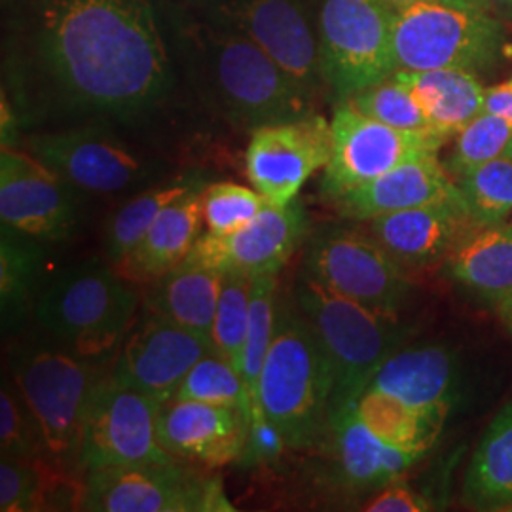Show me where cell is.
Here are the masks:
<instances>
[{
  "label": "cell",
  "instance_id": "obj_9",
  "mask_svg": "<svg viewBox=\"0 0 512 512\" xmlns=\"http://www.w3.org/2000/svg\"><path fill=\"white\" fill-rule=\"evenodd\" d=\"M304 272L330 291L385 315H401L412 291L403 266L365 232L327 228L306 241Z\"/></svg>",
  "mask_w": 512,
  "mask_h": 512
},
{
  "label": "cell",
  "instance_id": "obj_29",
  "mask_svg": "<svg viewBox=\"0 0 512 512\" xmlns=\"http://www.w3.org/2000/svg\"><path fill=\"white\" fill-rule=\"evenodd\" d=\"M207 184L198 175H183L173 181L150 186L147 190L133 196L129 202L118 207L105 228V256L110 264H116L128 255L129 251L141 241L171 203L179 202L186 194L200 190Z\"/></svg>",
  "mask_w": 512,
  "mask_h": 512
},
{
  "label": "cell",
  "instance_id": "obj_25",
  "mask_svg": "<svg viewBox=\"0 0 512 512\" xmlns=\"http://www.w3.org/2000/svg\"><path fill=\"white\" fill-rule=\"evenodd\" d=\"M452 279L497 304L512 293V224H475L446 260Z\"/></svg>",
  "mask_w": 512,
  "mask_h": 512
},
{
  "label": "cell",
  "instance_id": "obj_19",
  "mask_svg": "<svg viewBox=\"0 0 512 512\" xmlns=\"http://www.w3.org/2000/svg\"><path fill=\"white\" fill-rule=\"evenodd\" d=\"M368 222V234L406 272H418L446 262L473 226L463 194L440 202L380 215Z\"/></svg>",
  "mask_w": 512,
  "mask_h": 512
},
{
  "label": "cell",
  "instance_id": "obj_20",
  "mask_svg": "<svg viewBox=\"0 0 512 512\" xmlns=\"http://www.w3.org/2000/svg\"><path fill=\"white\" fill-rule=\"evenodd\" d=\"M249 425L241 408L171 399L158 412V440L173 458L222 467L243 458Z\"/></svg>",
  "mask_w": 512,
  "mask_h": 512
},
{
  "label": "cell",
  "instance_id": "obj_23",
  "mask_svg": "<svg viewBox=\"0 0 512 512\" xmlns=\"http://www.w3.org/2000/svg\"><path fill=\"white\" fill-rule=\"evenodd\" d=\"M203 190L164 209L128 255L112 264L114 270L133 285H148L184 262L202 236Z\"/></svg>",
  "mask_w": 512,
  "mask_h": 512
},
{
  "label": "cell",
  "instance_id": "obj_33",
  "mask_svg": "<svg viewBox=\"0 0 512 512\" xmlns=\"http://www.w3.org/2000/svg\"><path fill=\"white\" fill-rule=\"evenodd\" d=\"M475 224H512V158L501 156L458 181Z\"/></svg>",
  "mask_w": 512,
  "mask_h": 512
},
{
  "label": "cell",
  "instance_id": "obj_40",
  "mask_svg": "<svg viewBox=\"0 0 512 512\" xmlns=\"http://www.w3.org/2000/svg\"><path fill=\"white\" fill-rule=\"evenodd\" d=\"M38 475L33 461L2 456L0 459V511H35Z\"/></svg>",
  "mask_w": 512,
  "mask_h": 512
},
{
  "label": "cell",
  "instance_id": "obj_37",
  "mask_svg": "<svg viewBox=\"0 0 512 512\" xmlns=\"http://www.w3.org/2000/svg\"><path fill=\"white\" fill-rule=\"evenodd\" d=\"M349 101L366 116L406 131H435L412 92L395 76L378 82L363 92L351 95Z\"/></svg>",
  "mask_w": 512,
  "mask_h": 512
},
{
  "label": "cell",
  "instance_id": "obj_38",
  "mask_svg": "<svg viewBox=\"0 0 512 512\" xmlns=\"http://www.w3.org/2000/svg\"><path fill=\"white\" fill-rule=\"evenodd\" d=\"M268 200L253 188L236 183L207 184L203 190V222L207 234L228 236L255 219Z\"/></svg>",
  "mask_w": 512,
  "mask_h": 512
},
{
  "label": "cell",
  "instance_id": "obj_26",
  "mask_svg": "<svg viewBox=\"0 0 512 512\" xmlns=\"http://www.w3.org/2000/svg\"><path fill=\"white\" fill-rule=\"evenodd\" d=\"M393 76L416 97L431 128L448 139L484 110L486 88L471 71H397Z\"/></svg>",
  "mask_w": 512,
  "mask_h": 512
},
{
  "label": "cell",
  "instance_id": "obj_4",
  "mask_svg": "<svg viewBox=\"0 0 512 512\" xmlns=\"http://www.w3.org/2000/svg\"><path fill=\"white\" fill-rule=\"evenodd\" d=\"M112 264L90 260L57 275L40 294L37 321L59 348L84 359L120 346L133 327L139 294Z\"/></svg>",
  "mask_w": 512,
  "mask_h": 512
},
{
  "label": "cell",
  "instance_id": "obj_8",
  "mask_svg": "<svg viewBox=\"0 0 512 512\" xmlns=\"http://www.w3.org/2000/svg\"><path fill=\"white\" fill-rule=\"evenodd\" d=\"M395 14L384 0H323L317 27L321 74L340 99L395 73Z\"/></svg>",
  "mask_w": 512,
  "mask_h": 512
},
{
  "label": "cell",
  "instance_id": "obj_36",
  "mask_svg": "<svg viewBox=\"0 0 512 512\" xmlns=\"http://www.w3.org/2000/svg\"><path fill=\"white\" fill-rule=\"evenodd\" d=\"M511 139V122L482 110L456 135V145L446 169L458 183L478 167L505 156Z\"/></svg>",
  "mask_w": 512,
  "mask_h": 512
},
{
  "label": "cell",
  "instance_id": "obj_27",
  "mask_svg": "<svg viewBox=\"0 0 512 512\" xmlns=\"http://www.w3.org/2000/svg\"><path fill=\"white\" fill-rule=\"evenodd\" d=\"M330 429L336 435L342 475L353 486H385L395 482L421 458V454L378 439L357 416L355 404L342 410Z\"/></svg>",
  "mask_w": 512,
  "mask_h": 512
},
{
  "label": "cell",
  "instance_id": "obj_11",
  "mask_svg": "<svg viewBox=\"0 0 512 512\" xmlns=\"http://www.w3.org/2000/svg\"><path fill=\"white\" fill-rule=\"evenodd\" d=\"M217 480L188 473L175 458L105 467L88 473L84 511H232Z\"/></svg>",
  "mask_w": 512,
  "mask_h": 512
},
{
  "label": "cell",
  "instance_id": "obj_24",
  "mask_svg": "<svg viewBox=\"0 0 512 512\" xmlns=\"http://www.w3.org/2000/svg\"><path fill=\"white\" fill-rule=\"evenodd\" d=\"M222 272L184 260L148 283L147 310L167 321L211 338L219 304Z\"/></svg>",
  "mask_w": 512,
  "mask_h": 512
},
{
  "label": "cell",
  "instance_id": "obj_35",
  "mask_svg": "<svg viewBox=\"0 0 512 512\" xmlns=\"http://www.w3.org/2000/svg\"><path fill=\"white\" fill-rule=\"evenodd\" d=\"M222 274L224 275L211 340L220 355L226 357L241 372V357L249 329L255 277L243 272Z\"/></svg>",
  "mask_w": 512,
  "mask_h": 512
},
{
  "label": "cell",
  "instance_id": "obj_2",
  "mask_svg": "<svg viewBox=\"0 0 512 512\" xmlns=\"http://www.w3.org/2000/svg\"><path fill=\"white\" fill-rule=\"evenodd\" d=\"M334 372L329 355L293 296L279 298L275 334L258 380L251 418L264 416L287 446L310 448L330 427Z\"/></svg>",
  "mask_w": 512,
  "mask_h": 512
},
{
  "label": "cell",
  "instance_id": "obj_39",
  "mask_svg": "<svg viewBox=\"0 0 512 512\" xmlns=\"http://www.w3.org/2000/svg\"><path fill=\"white\" fill-rule=\"evenodd\" d=\"M0 450L2 456L25 461L48 456L37 420L33 418L16 384L6 382L0 391Z\"/></svg>",
  "mask_w": 512,
  "mask_h": 512
},
{
  "label": "cell",
  "instance_id": "obj_31",
  "mask_svg": "<svg viewBox=\"0 0 512 512\" xmlns=\"http://www.w3.org/2000/svg\"><path fill=\"white\" fill-rule=\"evenodd\" d=\"M37 239L25 238L2 226L0 239V300L4 325L14 323L29 306L42 266Z\"/></svg>",
  "mask_w": 512,
  "mask_h": 512
},
{
  "label": "cell",
  "instance_id": "obj_34",
  "mask_svg": "<svg viewBox=\"0 0 512 512\" xmlns=\"http://www.w3.org/2000/svg\"><path fill=\"white\" fill-rule=\"evenodd\" d=\"M175 399L234 406L251 416V395L241 372L217 349L190 368Z\"/></svg>",
  "mask_w": 512,
  "mask_h": 512
},
{
  "label": "cell",
  "instance_id": "obj_30",
  "mask_svg": "<svg viewBox=\"0 0 512 512\" xmlns=\"http://www.w3.org/2000/svg\"><path fill=\"white\" fill-rule=\"evenodd\" d=\"M357 416L385 444L425 454L440 435L431 421L399 397L376 387H366L355 403Z\"/></svg>",
  "mask_w": 512,
  "mask_h": 512
},
{
  "label": "cell",
  "instance_id": "obj_3",
  "mask_svg": "<svg viewBox=\"0 0 512 512\" xmlns=\"http://www.w3.org/2000/svg\"><path fill=\"white\" fill-rule=\"evenodd\" d=\"M296 306L306 315L334 372L330 425L365 393L378 368L403 346L408 329L401 315H385L330 291L308 272L296 279Z\"/></svg>",
  "mask_w": 512,
  "mask_h": 512
},
{
  "label": "cell",
  "instance_id": "obj_44",
  "mask_svg": "<svg viewBox=\"0 0 512 512\" xmlns=\"http://www.w3.org/2000/svg\"><path fill=\"white\" fill-rule=\"evenodd\" d=\"M486 14L499 19L503 25L509 23L512 25V0H469Z\"/></svg>",
  "mask_w": 512,
  "mask_h": 512
},
{
  "label": "cell",
  "instance_id": "obj_15",
  "mask_svg": "<svg viewBox=\"0 0 512 512\" xmlns=\"http://www.w3.org/2000/svg\"><path fill=\"white\" fill-rule=\"evenodd\" d=\"M330 154V122L313 112L300 120L253 129L245 171L268 202L285 207L296 202L313 173L327 167Z\"/></svg>",
  "mask_w": 512,
  "mask_h": 512
},
{
  "label": "cell",
  "instance_id": "obj_22",
  "mask_svg": "<svg viewBox=\"0 0 512 512\" xmlns=\"http://www.w3.org/2000/svg\"><path fill=\"white\" fill-rule=\"evenodd\" d=\"M458 183L440 164L437 152L423 154L393 167L378 179L363 184L338 198V209L344 217L372 220L387 213L420 207L459 196Z\"/></svg>",
  "mask_w": 512,
  "mask_h": 512
},
{
  "label": "cell",
  "instance_id": "obj_32",
  "mask_svg": "<svg viewBox=\"0 0 512 512\" xmlns=\"http://www.w3.org/2000/svg\"><path fill=\"white\" fill-rule=\"evenodd\" d=\"M279 298V274L256 275L251 296L249 329L241 357V376L251 395V412L256 406V391L262 366L274 340Z\"/></svg>",
  "mask_w": 512,
  "mask_h": 512
},
{
  "label": "cell",
  "instance_id": "obj_42",
  "mask_svg": "<svg viewBox=\"0 0 512 512\" xmlns=\"http://www.w3.org/2000/svg\"><path fill=\"white\" fill-rule=\"evenodd\" d=\"M285 446H287V440L283 437V433L266 418V414L258 416V418H251L249 437H247L243 458L253 459V461H268V459L277 458Z\"/></svg>",
  "mask_w": 512,
  "mask_h": 512
},
{
  "label": "cell",
  "instance_id": "obj_47",
  "mask_svg": "<svg viewBox=\"0 0 512 512\" xmlns=\"http://www.w3.org/2000/svg\"><path fill=\"white\" fill-rule=\"evenodd\" d=\"M505 154H507V156H511L512 158V139L511 143H509V147H507V152H505Z\"/></svg>",
  "mask_w": 512,
  "mask_h": 512
},
{
  "label": "cell",
  "instance_id": "obj_14",
  "mask_svg": "<svg viewBox=\"0 0 512 512\" xmlns=\"http://www.w3.org/2000/svg\"><path fill=\"white\" fill-rule=\"evenodd\" d=\"M27 150L78 192L116 196L147 183L154 169L103 128L61 129L27 139Z\"/></svg>",
  "mask_w": 512,
  "mask_h": 512
},
{
  "label": "cell",
  "instance_id": "obj_41",
  "mask_svg": "<svg viewBox=\"0 0 512 512\" xmlns=\"http://www.w3.org/2000/svg\"><path fill=\"white\" fill-rule=\"evenodd\" d=\"M431 509L433 507L427 497L397 480L385 484L384 490L363 507V511L368 512H425Z\"/></svg>",
  "mask_w": 512,
  "mask_h": 512
},
{
  "label": "cell",
  "instance_id": "obj_7",
  "mask_svg": "<svg viewBox=\"0 0 512 512\" xmlns=\"http://www.w3.org/2000/svg\"><path fill=\"white\" fill-rule=\"evenodd\" d=\"M95 382L88 361L63 348L23 351L14 363V384L37 420L46 454L71 469H82V429Z\"/></svg>",
  "mask_w": 512,
  "mask_h": 512
},
{
  "label": "cell",
  "instance_id": "obj_17",
  "mask_svg": "<svg viewBox=\"0 0 512 512\" xmlns=\"http://www.w3.org/2000/svg\"><path fill=\"white\" fill-rule=\"evenodd\" d=\"M310 238V219L302 203H266L255 219L228 236L202 234L186 256L220 272L279 274Z\"/></svg>",
  "mask_w": 512,
  "mask_h": 512
},
{
  "label": "cell",
  "instance_id": "obj_10",
  "mask_svg": "<svg viewBox=\"0 0 512 512\" xmlns=\"http://www.w3.org/2000/svg\"><path fill=\"white\" fill-rule=\"evenodd\" d=\"M332 154L321 190L336 202L393 167L423 154H439L448 141L439 131H406L382 124L342 99L330 120Z\"/></svg>",
  "mask_w": 512,
  "mask_h": 512
},
{
  "label": "cell",
  "instance_id": "obj_1",
  "mask_svg": "<svg viewBox=\"0 0 512 512\" xmlns=\"http://www.w3.org/2000/svg\"><path fill=\"white\" fill-rule=\"evenodd\" d=\"M21 88L80 116L135 120L173 74L150 0H10Z\"/></svg>",
  "mask_w": 512,
  "mask_h": 512
},
{
  "label": "cell",
  "instance_id": "obj_16",
  "mask_svg": "<svg viewBox=\"0 0 512 512\" xmlns=\"http://www.w3.org/2000/svg\"><path fill=\"white\" fill-rule=\"evenodd\" d=\"M209 351H215L211 338L147 310L124 338L112 374L120 384L164 404L175 399L184 376Z\"/></svg>",
  "mask_w": 512,
  "mask_h": 512
},
{
  "label": "cell",
  "instance_id": "obj_21",
  "mask_svg": "<svg viewBox=\"0 0 512 512\" xmlns=\"http://www.w3.org/2000/svg\"><path fill=\"white\" fill-rule=\"evenodd\" d=\"M368 387L399 397L442 431L459 401L458 355L440 344L399 348L385 359Z\"/></svg>",
  "mask_w": 512,
  "mask_h": 512
},
{
  "label": "cell",
  "instance_id": "obj_45",
  "mask_svg": "<svg viewBox=\"0 0 512 512\" xmlns=\"http://www.w3.org/2000/svg\"><path fill=\"white\" fill-rule=\"evenodd\" d=\"M495 311H497L501 323L505 325V329L509 330V334L512 336V293L495 304Z\"/></svg>",
  "mask_w": 512,
  "mask_h": 512
},
{
  "label": "cell",
  "instance_id": "obj_43",
  "mask_svg": "<svg viewBox=\"0 0 512 512\" xmlns=\"http://www.w3.org/2000/svg\"><path fill=\"white\" fill-rule=\"evenodd\" d=\"M484 110L501 116L512 124V78L492 88H486L484 95Z\"/></svg>",
  "mask_w": 512,
  "mask_h": 512
},
{
  "label": "cell",
  "instance_id": "obj_46",
  "mask_svg": "<svg viewBox=\"0 0 512 512\" xmlns=\"http://www.w3.org/2000/svg\"><path fill=\"white\" fill-rule=\"evenodd\" d=\"M387 2L395 12H399V10H403L406 6H410V4H416V2H425V0H384Z\"/></svg>",
  "mask_w": 512,
  "mask_h": 512
},
{
  "label": "cell",
  "instance_id": "obj_5",
  "mask_svg": "<svg viewBox=\"0 0 512 512\" xmlns=\"http://www.w3.org/2000/svg\"><path fill=\"white\" fill-rule=\"evenodd\" d=\"M505 46L503 23L469 0H425L395 14L397 71L494 67Z\"/></svg>",
  "mask_w": 512,
  "mask_h": 512
},
{
  "label": "cell",
  "instance_id": "obj_18",
  "mask_svg": "<svg viewBox=\"0 0 512 512\" xmlns=\"http://www.w3.org/2000/svg\"><path fill=\"white\" fill-rule=\"evenodd\" d=\"M228 18L256 42L298 86L313 95L321 84L319 35L304 0H230Z\"/></svg>",
  "mask_w": 512,
  "mask_h": 512
},
{
  "label": "cell",
  "instance_id": "obj_13",
  "mask_svg": "<svg viewBox=\"0 0 512 512\" xmlns=\"http://www.w3.org/2000/svg\"><path fill=\"white\" fill-rule=\"evenodd\" d=\"M78 190L29 150L2 147V226L37 241L67 239L80 220Z\"/></svg>",
  "mask_w": 512,
  "mask_h": 512
},
{
  "label": "cell",
  "instance_id": "obj_12",
  "mask_svg": "<svg viewBox=\"0 0 512 512\" xmlns=\"http://www.w3.org/2000/svg\"><path fill=\"white\" fill-rule=\"evenodd\" d=\"M160 406L120 384L114 374L97 380L84 418L80 467L90 473L116 465L173 459L158 440Z\"/></svg>",
  "mask_w": 512,
  "mask_h": 512
},
{
  "label": "cell",
  "instance_id": "obj_28",
  "mask_svg": "<svg viewBox=\"0 0 512 512\" xmlns=\"http://www.w3.org/2000/svg\"><path fill=\"white\" fill-rule=\"evenodd\" d=\"M463 494L475 509H511L512 404L495 416L478 442L465 475Z\"/></svg>",
  "mask_w": 512,
  "mask_h": 512
},
{
  "label": "cell",
  "instance_id": "obj_6",
  "mask_svg": "<svg viewBox=\"0 0 512 512\" xmlns=\"http://www.w3.org/2000/svg\"><path fill=\"white\" fill-rule=\"evenodd\" d=\"M207 73L220 112L238 128L253 131L313 114L310 93L238 29L213 38Z\"/></svg>",
  "mask_w": 512,
  "mask_h": 512
}]
</instances>
